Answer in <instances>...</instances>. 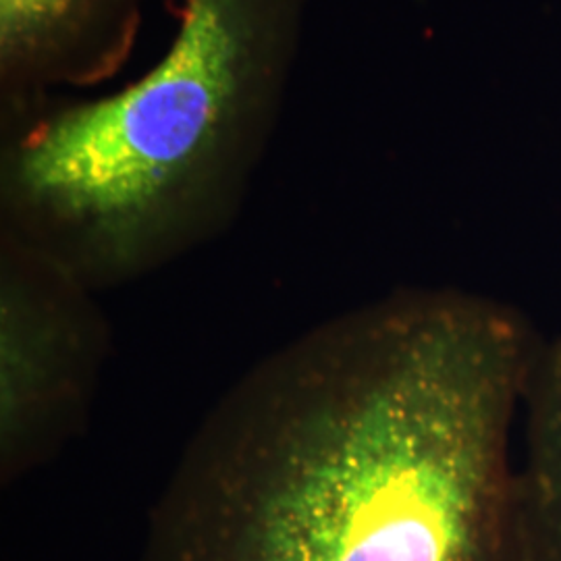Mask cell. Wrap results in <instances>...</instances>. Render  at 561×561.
Listing matches in <instances>:
<instances>
[{
	"instance_id": "1",
	"label": "cell",
	"mask_w": 561,
	"mask_h": 561,
	"mask_svg": "<svg viewBox=\"0 0 561 561\" xmlns=\"http://www.w3.org/2000/svg\"><path fill=\"white\" fill-rule=\"evenodd\" d=\"M541 340L454 287L322 322L204 421L141 561H530L518 442Z\"/></svg>"
},
{
	"instance_id": "2",
	"label": "cell",
	"mask_w": 561,
	"mask_h": 561,
	"mask_svg": "<svg viewBox=\"0 0 561 561\" xmlns=\"http://www.w3.org/2000/svg\"><path fill=\"white\" fill-rule=\"evenodd\" d=\"M308 2L180 0L138 80L0 113V233L90 291L222 236L279 131Z\"/></svg>"
},
{
	"instance_id": "3",
	"label": "cell",
	"mask_w": 561,
	"mask_h": 561,
	"mask_svg": "<svg viewBox=\"0 0 561 561\" xmlns=\"http://www.w3.org/2000/svg\"><path fill=\"white\" fill-rule=\"evenodd\" d=\"M90 289L0 233V435L11 477L69 433L96 370Z\"/></svg>"
},
{
	"instance_id": "4",
	"label": "cell",
	"mask_w": 561,
	"mask_h": 561,
	"mask_svg": "<svg viewBox=\"0 0 561 561\" xmlns=\"http://www.w3.org/2000/svg\"><path fill=\"white\" fill-rule=\"evenodd\" d=\"M150 0H0V113L113 80Z\"/></svg>"
},
{
	"instance_id": "5",
	"label": "cell",
	"mask_w": 561,
	"mask_h": 561,
	"mask_svg": "<svg viewBox=\"0 0 561 561\" xmlns=\"http://www.w3.org/2000/svg\"><path fill=\"white\" fill-rule=\"evenodd\" d=\"M518 472L530 561H561V335L542 337L530 368Z\"/></svg>"
}]
</instances>
